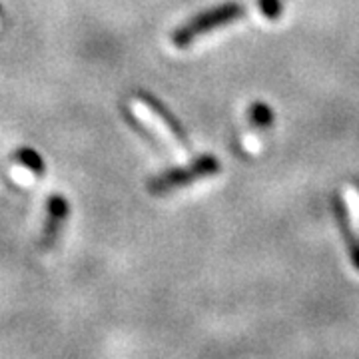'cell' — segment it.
<instances>
[{"mask_svg": "<svg viewBox=\"0 0 359 359\" xmlns=\"http://www.w3.org/2000/svg\"><path fill=\"white\" fill-rule=\"evenodd\" d=\"M344 198H346L347 214H349V230L353 233L349 240V248H351L353 264L359 269V190L355 186H346Z\"/></svg>", "mask_w": 359, "mask_h": 359, "instance_id": "4", "label": "cell"}, {"mask_svg": "<svg viewBox=\"0 0 359 359\" xmlns=\"http://www.w3.org/2000/svg\"><path fill=\"white\" fill-rule=\"evenodd\" d=\"M240 16H242V8L238 4H224L216 11H210V13L196 16L188 25L180 26L178 30L174 32V36H172V42L178 48H186L188 44H192L196 39L204 36L205 32H210L212 28L228 25V22L240 18Z\"/></svg>", "mask_w": 359, "mask_h": 359, "instance_id": "2", "label": "cell"}, {"mask_svg": "<svg viewBox=\"0 0 359 359\" xmlns=\"http://www.w3.org/2000/svg\"><path fill=\"white\" fill-rule=\"evenodd\" d=\"M14 162L26 168L34 178H42L44 176V160L39 152H34L32 148H20L14 152Z\"/></svg>", "mask_w": 359, "mask_h": 359, "instance_id": "5", "label": "cell"}, {"mask_svg": "<svg viewBox=\"0 0 359 359\" xmlns=\"http://www.w3.org/2000/svg\"><path fill=\"white\" fill-rule=\"evenodd\" d=\"M254 120L259 122V124H268L269 120H271V114H269L268 108H264V106H256V108H254Z\"/></svg>", "mask_w": 359, "mask_h": 359, "instance_id": "6", "label": "cell"}, {"mask_svg": "<svg viewBox=\"0 0 359 359\" xmlns=\"http://www.w3.org/2000/svg\"><path fill=\"white\" fill-rule=\"evenodd\" d=\"M68 214H70V205H68V200L65 196L54 194L48 198L46 219H44V228H42V236H40V245L44 250H50L52 245L58 242V236L65 228Z\"/></svg>", "mask_w": 359, "mask_h": 359, "instance_id": "3", "label": "cell"}, {"mask_svg": "<svg viewBox=\"0 0 359 359\" xmlns=\"http://www.w3.org/2000/svg\"><path fill=\"white\" fill-rule=\"evenodd\" d=\"M244 150L250 154H257L259 152V142L254 136H245L244 138Z\"/></svg>", "mask_w": 359, "mask_h": 359, "instance_id": "7", "label": "cell"}, {"mask_svg": "<svg viewBox=\"0 0 359 359\" xmlns=\"http://www.w3.org/2000/svg\"><path fill=\"white\" fill-rule=\"evenodd\" d=\"M0 16H2V6H0Z\"/></svg>", "mask_w": 359, "mask_h": 359, "instance_id": "8", "label": "cell"}, {"mask_svg": "<svg viewBox=\"0 0 359 359\" xmlns=\"http://www.w3.org/2000/svg\"><path fill=\"white\" fill-rule=\"evenodd\" d=\"M218 160L212 158V156H204V158L196 160L190 166L168 170L164 174L152 178L148 182V190H150V194H154V196H162V194L172 192V190H176V188L188 186V184H192L196 180L212 176V174L218 172Z\"/></svg>", "mask_w": 359, "mask_h": 359, "instance_id": "1", "label": "cell"}]
</instances>
